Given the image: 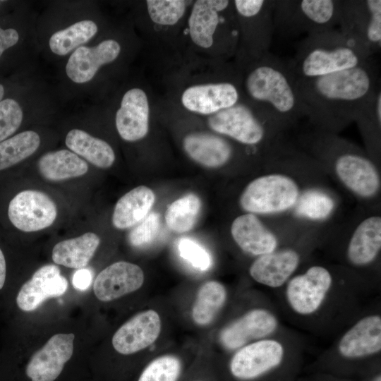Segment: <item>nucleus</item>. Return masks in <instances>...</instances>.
<instances>
[{"label": "nucleus", "mask_w": 381, "mask_h": 381, "mask_svg": "<svg viewBox=\"0 0 381 381\" xmlns=\"http://www.w3.org/2000/svg\"><path fill=\"white\" fill-rule=\"evenodd\" d=\"M373 381H381L380 375L377 376Z\"/></svg>", "instance_id": "45"}, {"label": "nucleus", "mask_w": 381, "mask_h": 381, "mask_svg": "<svg viewBox=\"0 0 381 381\" xmlns=\"http://www.w3.org/2000/svg\"><path fill=\"white\" fill-rule=\"evenodd\" d=\"M251 59L242 80L248 102L267 114L282 130L305 116L296 80L286 61L270 52Z\"/></svg>", "instance_id": "2"}, {"label": "nucleus", "mask_w": 381, "mask_h": 381, "mask_svg": "<svg viewBox=\"0 0 381 381\" xmlns=\"http://www.w3.org/2000/svg\"><path fill=\"white\" fill-rule=\"evenodd\" d=\"M67 289V279L61 274L59 268L46 265L23 284L16 296V304L23 311H34L45 300L64 294Z\"/></svg>", "instance_id": "15"}, {"label": "nucleus", "mask_w": 381, "mask_h": 381, "mask_svg": "<svg viewBox=\"0 0 381 381\" xmlns=\"http://www.w3.org/2000/svg\"><path fill=\"white\" fill-rule=\"evenodd\" d=\"M120 51L119 44L114 40H104L93 47H79L69 57L66 74L75 83L88 82L102 65L114 61Z\"/></svg>", "instance_id": "19"}, {"label": "nucleus", "mask_w": 381, "mask_h": 381, "mask_svg": "<svg viewBox=\"0 0 381 381\" xmlns=\"http://www.w3.org/2000/svg\"><path fill=\"white\" fill-rule=\"evenodd\" d=\"M144 279V273L138 265L119 261L99 273L93 284V291L97 299L108 302L138 290Z\"/></svg>", "instance_id": "16"}, {"label": "nucleus", "mask_w": 381, "mask_h": 381, "mask_svg": "<svg viewBox=\"0 0 381 381\" xmlns=\"http://www.w3.org/2000/svg\"><path fill=\"white\" fill-rule=\"evenodd\" d=\"M208 124L214 131L248 146L271 143L282 131L262 111L249 102L241 101L212 114L208 119Z\"/></svg>", "instance_id": "5"}, {"label": "nucleus", "mask_w": 381, "mask_h": 381, "mask_svg": "<svg viewBox=\"0 0 381 381\" xmlns=\"http://www.w3.org/2000/svg\"><path fill=\"white\" fill-rule=\"evenodd\" d=\"M339 6L340 0H274V32L294 38L334 29Z\"/></svg>", "instance_id": "4"}, {"label": "nucleus", "mask_w": 381, "mask_h": 381, "mask_svg": "<svg viewBox=\"0 0 381 381\" xmlns=\"http://www.w3.org/2000/svg\"><path fill=\"white\" fill-rule=\"evenodd\" d=\"M186 153L195 162L209 168L226 164L232 157V145L224 138L212 133H193L183 141Z\"/></svg>", "instance_id": "24"}, {"label": "nucleus", "mask_w": 381, "mask_h": 381, "mask_svg": "<svg viewBox=\"0 0 381 381\" xmlns=\"http://www.w3.org/2000/svg\"><path fill=\"white\" fill-rule=\"evenodd\" d=\"M228 0H198L188 18L189 34L198 47L210 48L214 42V35L226 18L222 14L230 6Z\"/></svg>", "instance_id": "20"}, {"label": "nucleus", "mask_w": 381, "mask_h": 381, "mask_svg": "<svg viewBox=\"0 0 381 381\" xmlns=\"http://www.w3.org/2000/svg\"><path fill=\"white\" fill-rule=\"evenodd\" d=\"M381 248V218L371 216L354 230L347 247V258L356 266L373 262Z\"/></svg>", "instance_id": "25"}, {"label": "nucleus", "mask_w": 381, "mask_h": 381, "mask_svg": "<svg viewBox=\"0 0 381 381\" xmlns=\"http://www.w3.org/2000/svg\"><path fill=\"white\" fill-rule=\"evenodd\" d=\"M233 5L243 32L251 59L269 52L274 33V0H235Z\"/></svg>", "instance_id": "8"}, {"label": "nucleus", "mask_w": 381, "mask_h": 381, "mask_svg": "<svg viewBox=\"0 0 381 381\" xmlns=\"http://www.w3.org/2000/svg\"><path fill=\"white\" fill-rule=\"evenodd\" d=\"M99 243V237L92 232L60 241L53 248L52 260L57 265L82 269L89 263Z\"/></svg>", "instance_id": "27"}, {"label": "nucleus", "mask_w": 381, "mask_h": 381, "mask_svg": "<svg viewBox=\"0 0 381 381\" xmlns=\"http://www.w3.org/2000/svg\"><path fill=\"white\" fill-rule=\"evenodd\" d=\"M183 373L181 360L176 356L167 354L149 362L135 381H181Z\"/></svg>", "instance_id": "35"}, {"label": "nucleus", "mask_w": 381, "mask_h": 381, "mask_svg": "<svg viewBox=\"0 0 381 381\" xmlns=\"http://www.w3.org/2000/svg\"><path fill=\"white\" fill-rule=\"evenodd\" d=\"M180 256L190 263L193 267L205 271L212 265V258L209 252L195 241L188 238H181L177 244Z\"/></svg>", "instance_id": "38"}, {"label": "nucleus", "mask_w": 381, "mask_h": 381, "mask_svg": "<svg viewBox=\"0 0 381 381\" xmlns=\"http://www.w3.org/2000/svg\"><path fill=\"white\" fill-rule=\"evenodd\" d=\"M332 282L329 272L322 266H313L288 283L286 295L292 309L301 315L316 311Z\"/></svg>", "instance_id": "12"}, {"label": "nucleus", "mask_w": 381, "mask_h": 381, "mask_svg": "<svg viewBox=\"0 0 381 381\" xmlns=\"http://www.w3.org/2000/svg\"><path fill=\"white\" fill-rule=\"evenodd\" d=\"M340 354L348 358H361L378 353L381 349V318L365 317L356 322L341 337Z\"/></svg>", "instance_id": "21"}, {"label": "nucleus", "mask_w": 381, "mask_h": 381, "mask_svg": "<svg viewBox=\"0 0 381 381\" xmlns=\"http://www.w3.org/2000/svg\"><path fill=\"white\" fill-rule=\"evenodd\" d=\"M92 279V274L90 270L83 268L77 270L72 279V284L75 289L78 290H85L90 285Z\"/></svg>", "instance_id": "41"}, {"label": "nucleus", "mask_w": 381, "mask_h": 381, "mask_svg": "<svg viewBox=\"0 0 381 381\" xmlns=\"http://www.w3.org/2000/svg\"><path fill=\"white\" fill-rule=\"evenodd\" d=\"M37 165L42 176L50 181L78 177L88 171L86 162L67 150L44 154L40 158Z\"/></svg>", "instance_id": "28"}, {"label": "nucleus", "mask_w": 381, "mask_h": 381, "mask_svg": "<svg viewBox=\"0 0 381 381\" xmlns=\"http://www.w3.org/2000/svg\"><path fill=\"white\" fill-rule=\"evenodd\" d=\"M226 298L224 286L218 282L210 281L201 286L198 291L192 309V318L200 325L213 321Z\"/></svg>", "instance_id": "30"}, {"label": "nucleus", "mask_w": 381, "mask_h": 381, "mask_svg": "<svg viewBox=\"0 0 381 381\" xmlns=\"http://www.w3.org/2000/svg\"><path fill=\"white\" fill-rule=\"evenodd\" d=\"M19 39L18 32L12 28L4 30L0 28V56L8 48L15 45Z\"/></svg>", "instance_id": "42"}, {"label": "nucleus", "mask_w": 381, "mask_h": 381, "mask_svg": "<svg viewBox=\"0 0 381 381\" xmlns=\"http://www.w3.org/2000/svg\"><path fill=\"white\" fill-rule=\"evenodd\" d=\"M238 86L231 81L193 85L183 92L181 102L188 110L212 115L240 101Z\"/></svg>", "instance_id": "14"}, {"label": "nucleus", "mask_w": 381, "mask_h": 381, "mask_svg": "<svg viewBox=\"0 0 381 381\" xmlns=\"http://www.w3.org/2000/svg\"><path fill=\"white\" fill-rule=\"evenodd\" d=\"M4 89L2 85L0 84V102L2 100L4 97Z\"/></svg>", "instance_id": "44"}, {"label": "nucleus", "mask_w": 381, "mask_h": 381, "mask_svg": "<svg viewBox=\"0 0 381 381\" xmlns=\"http://www.w3.org/2000/svg\"><path fill=\"white\" fill-rule=\"evenodd\" d=\"M373 56L366 49L332 29L307 35L286 61L295 78H311L356 67Z\"/></svg>", "instance_id": "3"}, {"label": "nucleus", "mask_w": 381, "mask_h": 381, "mask_svg": "<svg viewBox=\"0 0 381 381\" xmlns=\"http://www.w3.org/2000/svg\"><path fill=\"white\" fill-rule=\"evenodd\" d=\"M8 216L18 229L25 232L37 231L54 223L57 208L44 193L26 190L18 193L10 201Z\"/></svg>", "instance_id": "10"}, {"label": "nucleus", "mask_w": 381, "mask_h": 381, "mask_svg": "<svg viewBox=\"0 0 381 381\" xmlns=\"http://www.w3.org/2000/svg\"><path fill=\"white\" fill-rule=\"evenodd\" d=\"M190 381H207V380L198 378V379H193Z\"/></svg>", "instance_id": "46"}, {"label": "nucleus", "mask_w": 381, "mask_h": 381, "mask_svg": "<svg viewBox=\"0 0 381 381\" xmlns=\"http://www.w3.org/2000/svg\"><path fill=\"white\" fill-rule=\"evenodd\" d=\"M295 80L306 116L319 130L330 133L354 121L380 85L378 66L373 57L352 68Z\"/></svg>", "instance_id": "1"}, {"label": "nucleus", "mask_w": 381, "mask_h": 381, "mask_svg": "<svg viewBox=\"0 0 381 381\" xmlns=\"http://www.w3.org/2000/svg\"><path fill=\"white\" fill-rule=\"evenodd\" d=\"M231 234L236 244L246 253L262 255L275 250V235L252 213L237 217L232 222Z\"/></svg>", "instance_id": "22"}, {"label": "nucleus", "mask_w": 381, "mask_h": 381, "mask_svg": "<svg viewBox=\"0 0 381 381\" xmlns=\"http://www.w3.org/2000/svg\"><path fill=\"white\" fill-rule=\"evenodd\" d=\"M147 11L157 24L173 25L183 16L186 1L183 0H147Z\"/></svg>", "instance_id": "37"}, {"label": "nucleus", "mask_w": 381, "mask_h": 381, "mask_svg": "<svg viewBox=\"0 0 381 381\" xmlns=\"http://www.w3.org/2000/svg\"><path fill=\"white\" fill-rule=\"evenodd\" d=\"M23 120V111L12 99L0 102V143L16 131Z\"/></svg>", "instance_id": "39"}, {"label": "nucleus", "mask_w": 381, "mask_h": 381, "mask_svg": "<svg viewBox=\"0 0 381 381\" xmlns=\"http://www.w3.org/2000/svg\"><path fill=\"white\" fill-rule=\"evenodd\" d=\"M295 205L298 214L313 220L327 218L334 208L332 199L325 193L315 190L306 191L298 197Z\"/></svg>", "instance_id": "36"}, {"label": "nucleus", "mask_w": 381, "mask_h": 381, "mask_svg": "<svg viewBox=\"0 0 381 381\" xmlns=\"http://www.w3.org/2000/svg\"><path fill=\"white\" fill-rule=\"evenodd\" d=\"M73 333H58L35 351L23 368L28 381H56L73 353Z\"/></svg>", "instance_id": "9"}, {"label": "nucleus", "mask_w": 381, "mask_h": 381, "mask_svg": "<svg viewBox=\"0 0 381 381\" xmlns=\"http://www.w3.org/2000/svg\"><path fill=\"white\" fill-rule=\"evenodd\" d=\"M149 114L145 92L140 88L127 91L116 114V126L121 138L129 142L143 138L149 129Z\"/></svg>", "instance_id": "18"}, {"label": "nucleus", "mask_w": 381, "mask_h": 381, "mask_svg": "<svg viewBox=\"0 0 381 381\" xmlns=\"http://www.w3.org/2000/svg\"><path fill=\"white\" fill-rule=\"evenodd\" d=\"M340 31L371 54L381 49V1L340 0Z\"/></svg>", "instance_id": "7"}, {"label": "nucleus", "mask_w": 381, "mask_h": 381, "mask_svg": "<svg viewBox=\"0 0 381 381\" xmlns=\"http://www.w3.org/2000/svg\"><path fill=\"white\" fill-rule=\"evenodd\" d=\"M300 256L291 249H284L259 256L251 264L249 272L257 282L270 287L282 286L294 273Z\"/></svg>", "instance_id": "23"}, {"label": "nucleus", "mask_w": 381, "mask_h": 381, "mask_svg": "<svg viewBox=\"0 0 381 381\" xmlns=\"http://www.w3.org/2000/svg\"><path fill=\"white\" fill-rule=\"evenodd\" d=\"M97 32L95 23L90 20H81L54 33L49 39V47L57 55H66L89 41Z\"/></svg>", "instance_id": "33"}, {"label": "nucleus", "mask_w": 381, "mask_h": 381, "mask_svg": "<svg viewBox=\"0 0 381 381\" xmlns=\"http://www.w3.org/2000/svg\"><path fill=\"white\" fill-rule=\"evenodd\" d=\"M200 208L201 202L197 195H184L167 207L164 216L166 224L173 231L187 232L195 226Z\"/></svg>", "instance_id": "34"}, {"label": "nucleus", "mask_w": 381, "mask_h": 381, "mask_svg": "<svg viewBox=\"0 0 381 381\" xmlns=\"http://www.w3.org/2000/svg\"><path fill=\"white\" fill-rule=\"evenodd\" d=\"M66 146L97 167H110L115 161L111 147L104 140L92 137L79 129L70 131L66 137Z\"/></svg>", "instance_id": "29"}, {"label": "nucleus", "mask_w": 381, "mask_h": 381, "mask_svg": "<svg viewBox=\"0 0 381 381\" xmlns=\"http://www.w3.org/2000/svg\"><path fill=\"white\" fill-rule=\"evenodd\" d=\"M354 121L357 122L362 131L369 151L371 153H377L380 149L381 129L380 85L361 108Z\"/></svg>", "instance_id": "31"}, {"label": "nucleus", "mask_w": 381, "mask_h": 381, "mask_svg": "<svg viewBox=\"0 0 381 381\" xmlns=\"http://www.w3.org/2000/svg\"><path fill=\"white\" fill-rule=\"evenodd\" d=\"M161 331V320L153 310L138 313L121 325L112 337L115 351L122 355L135 353L154 343Z\"/></svg>", "instance_id": "13"}, {"label": "nucleus", "mask_w": 381, "mask_h": 381, "mask_svg": "<svg viewBox=\"0 0 381 381\" xmlns=\"http://www.w3.org/2000/svg\"><path fill=\"white\" fill-rule=\"evenodd\" d=\"M277 327V320L271 313L254 309L225 327L220 332L219 341L227 349H237L251 340L268 336Z\"/></svg>", "instance_id": "17"}, {"label": "nucleus", "mask_w": 381, "mask_h": 381, "mask_svg": "<svg viewBox=\"0 0 381 381\" xmlns=\"http://www.w3.org/2000/svg\"><path fill=\"white\" fill-rule=\"evenodd\" d=\"M299 197L297 183L291 177L270 174L253 180L244 188L240 205L252 214H272L291 208Z\"/></svg>", "instance_id": "6"}, {"label": "nucleus", "mask_w": 381, "mask_h": 381, "mask_svg": "<svg viewBox=\"0 0 381 381\" xmlns=\"http://www.w3.org/2000/svg\"><path fill=\"white\" fill-rule=\"evenodd\" d=\"M160 216L150 213L133 229L128 234V241L134 247H143L152 242L159 231Z\"/></svg>", "instance_id": "40"}, {"label": "nucleus", "mask_w": 381, "mask_h": 381, "mask_svg": "<svg viewBox=\"0 0 381 381\" xmlns=\"http://www.w3.org/2000/svg\"><path fill=\"white\" fill-rule=\"evenodd\" d=\"M283 356L284 349L279 342L259 340L238 349L229 362V370L237 380H252L279 365Z\"/></svg>", "instance_id": "11"}, {"label": "nucleus", "mask_w": 381, "mask_h": 381, "mask_svg": "<svg viewBox=\"0 0 381 381\" xmlns=\"http://www.w3.org/2000/svg\"><path fill=\"white\" fill-rule=\"evenodd\" d=\"M6 277V264L2 250L0 248V289L4 285Z\"/></svg>", "instance_id": "43"}, {"label": "nucleus", "mask_w": 381, "mask_h": 381, "mask_svg": "<svg viewBox=\"0 0 381 381\" xmlns=\"http://www.w3.org/2000/svg\"><path fill=\"white\" fill-rule=\"evenodd\" d=\"M40 138L26 131L0 143V171L9 168L32 155L39 147Z\"/></svg>", "instance_id": "32"}, {"label": "nucleus", "mask_w": 381, "mask_h": 381, "mask_svg": "<svg viewBox=\"0 0 381 381\" xmlns=\"http://www.w3.org/2000/svg\"><path fill=\"white\" fill-rule=\"evenodd\" d=\"M155 200L153 191L139 186L123 195L116 202L112 215L113 225L119 229H128L145 218Z\"/></svg>", "instance_id": "26"}]
</instances>
